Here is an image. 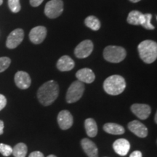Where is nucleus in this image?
I'll list each match as a JSON object with an SVG mask.
<instances>
[{
	"instance_id": "2f4dec72",
	"label": "nucleus",
	"mask_w": 157,
	"mask_h": 157,
	"mask_svg": "<svg viewBox=\"0 0 157 157\" xmlns=\"http://www.w3.org/2000/svg\"><path fill=\"white\" fill-rule=\"evenodd\" d=\"M129 1L132 3H137V2H140V0H129Z\"/></svg>"
},
{
	"instance_id": "4468645a",
	"label": "nucleus",
	"mask_w": 157,
	"mask_h": 157,
	"mask_svg": "<svg viewBox=\"0 0 157 157\" xmlns=\"http://www.w3.org/2000/svg\"><path fill=\"white\" fill-rule=\"evenodd\" d=\"M76 76L78 81L82 83L90 84L95 81V75L90 68H84L78 70L76 74Z\"/></svg>"
},
{
	"instance_id": "5701e85b",
	"label": "nucleus",
	"mask_w": 157,
	"mask_h": 157,
	"mask_svg": "<svg viewBox=\"0 0 157 157\" xmlns=\"http://www.w3.org/2000/svg\"><path fill=\"white\" fill-rule=\"evenodd\" d=\"M8 6L10 10L14 13H18L21 9L20 0H8Z\"/></svg>"
},
{
	"instance_id": "f03ea898",
	"label": "nucleus",
	"mask_w": 157,
	"mask_h": 157,
	"mask_svg": "<svg viewBox=\"0 0 157 157\" xmlns=\"http://www.w3.org/2000/svg\"><path fill=\"white\" fill-rule=\"evenodd\" d=\"M139 56L141 60L146 63H154L157 58V44L152 40H145L137 47Z\"/></svg>"
},
{
	"instance_id": "4be33fe9",
	"label": "nucleus",
	"mask_w": 157,
	"mask_h": 157,
	"mask_svg": "<svg viewBox=\"0 0 157 157\" xmlns=\"http://www.w3.org/2000/svg\"><path fill=\"white\" fill-rule=\"evenodd\" d=\"M27 151L26 145L23 143H19L13 148V154L15 157H25Z\"/></svg>"
},
{
	"instance_id": "2eb2a0df",
	"label": "nucleus",
	"mask_w": 157,
	"mask_h": 157,
	"mask_svg": "<svg viewBox=\"0 0 157 157\" xmlns=\"http://www.w3.org/2000/svg\"><path fill=\"white\" fill-rule=\"evenodd\" d=\"M113 148L117 154L120 156H126L130 148V143L126 139H118L113 143Z\"/></svg>"
},
{
	"instance_id": "6e6552de",
	"label": "nucleus",
	"mask_w": 157,
	"mask_h": 157,
	"mask_svg": "<svg viewBox=\"0 0 157 157\" xmlns=\"http://www.w3.org/2000/svg\"><path fill=\"white\" fill-rule=\"evenodd\" d=\"M24 38V31L21 29H17L13 31L6 41V46L9 49H15L23 42Z\"/></svg>"
},
{
	"instance_id": "1a4fd4ad",
	"label": "nucleus",
	"mask_w": 157,
	"mask_h": 157,
	"mask_svg": "<svg viewBox=\"0 0 157 157\" xmlns=\"http://www.w3.org/2000/svg\"><path fill=\"white\" fill-rule=\"evenodd\" d=\"M48 31L44 26H36L31 29L29 33V39L31 42L35 44H41L46 38Z\"/></svg>"
},
{
	"instance_id": "7ed1b4c3",
	"label": "nucleus",
	"mask_w": 157,
	"mask_h": 157,
	"mask_svg": "<svg viewBox=\"0 0 157 157\" xmlns=\"http://www.w3.org/2000/svg\"><path fill=\"white\" fill-rule=\"evenodd\" d=\"M126 87V82L121 76L112 75L103 82L105 92L111 95H118L122 93Z\"/></svg>"
},
{
	"instance_id": "393cba45",
	"label": "nucleus",
	"mask_w": 157,
	"mask_h": 157,
	"mask_svg": "<svg viewBox=\"0 0 157 157\" xmlns=\"http://www.w3.org/2000/svg\"><path fill=\"white\" fill-rule=\"evenodd\" d=\"M0 154L6 157L10 156L13 154V148L9 145L0 143Z\"/></svg>"
},
{
	"instance_id": "20e7f679",
	"label": "nucleus",
	"mask_w": 157,
	"mask_h": 157,
	"mask_svg": "<svg viewBox=\"0 0 157 157\" xmlns=\"http://www.w3.org/2000/svg\"><path fill=\"white\" fill-rule=\"evenodd\" d=\"M126 56V50L122 47L110 45L106 47L103 50V57L105 60L113 63L121 62Z\"/></svg>"
},
{
	"instance_id": "39448f33",
	"label": "nucleus",
	"mask_w": 157,
	"mask_h": 157,
	"mask_svg": "<svg viewBox=\"0 0 157 157\" xmlns=\"http://www.w3.org/2000/svg\"><path fill=\"white\" fill-rule=\"evenodd\" d=\"M84 92V84L78 80L74 82L68 87L67 93H66V102L68 103H73L78 101L82 97Z\"/></svg>"
},
{
	"instance_id": "f257e3e1",
	"label": "nucleus",
	"mask_w": 157,
	"mask_h": 157,
	"mask_svg": "<svg viewBox=\"0 0 157 157\" xmlns=\"http://www.w3.org/2000/svg\"><path fill=\"white\" fill-rule=\"evenodd\" d=\"M59 95V86L56 82L50 80L45 82L39 88L37 98L44 106L50 105L57 99Z\"/></svg>"
},
{
	"instance_id": "473e14b6",
	"label": "nucleus",
	"mask_w": 157,
	"mask_h": 157,
	"mask_svg": "<svg viewBox=\"0 0 157 157\" xmlns=\"http://www.w3.org/2000/svg\"><path fill=\"white\" fill-rule=\"evenodd\" d=\"M156 119H157V113H156V114H155V118H154L155 122H156V123H157V120H156Z\"/></svg>"
},
{
	"instance_id": "bb28decb",
	"label": "nucleus",
	"mask_w": 157,
	"mask_h": 157,
	"mask_svg": "<svg viewBox=\"0 0 157 157\" xmlns=\"http://www.w3.org/2000/svg\"><path fill=\"white\" fill-rule=\"evenodd\" d=\"M7 105V99L5 96L0 94V111H2Z\"/></svg>"
},
{
	"instance_id": "c756f323",
	"label": "nucleus",
	"mask_w": 157,
	"mask_h": 157,
	"mask_svg": "<svg viewBox=\"0 0 157 157\" xmlns=\"http://www.w3.org/2000/svg\"><path fill=\"white\" fill-rule=\"evenodd\" d=\"M129 157H142V153L140 151H135L130 154Z\"/></svg>"
},
{
	"instance_id": "cd10ccee",
	"label": "nucleus",
	"mask_w": 157,
	"mask_h": 157,
	"mask_svg": "<svg viewBox=\"0 0 157 157\" xmlns=\"http://www.w3.org/2000/svg\"><path fill=\"white\" fill-rule=\"evenodd\" d=\"M44 0H30V4L32 7H38L43 2Z\"/></svg>"
},
{
	"instance_id": "6ab92c4d",
	"label": "nucleus",
	"mask_w": 157,
	"mask_h": 157,
	"mask_svg": "<svg viewBox=\"0 0 157 157\" xmlns=\"http://www.w3.org/2000/svg\"><path fill=\"white\" fill-rule=\"evenodd\" d=\"M103 129L105 132L111 135H122L124 133V128L116 123H106L104 124Z\"/></svg>"
},
{
	"instance_id": "f8f14e48",
	"label": "nucleus",
	"mask_w": 157,
	"mask_h": 157,
	"mask_svg": "<svg viewBox=\"0 0 157 157\" xmlns=\"http://www.w3.org/2000/svg\"><path fill=\"white\" fill-rule=\"evenodd\" d=\"M15 83L16 86L21 90H25L31 86V79L30 76L26 72L20 71L15 75Z\"/></svg>"
},
{
	"instance_id": "9b49d317",
	"label": "nucleus",
	"mask_w": 157,
	"mask_h": 157,
	"mask_svg": "<svg viewBox=\"0 0 157 157\" xmlns=\"http://www.w3.org/2000/svg\"><path fill=\"white\" fill-rule=\"evenodd\" d=\"M131 111L139 119L145 120L148 118L151 112V107L147 104L135 103L131 106Z\"/></svg>"
},
{
	"instance_id": "f3484780",
	"label": "nucleus",
	"mask_w": 157,
	"mask_h": 157,
	"mask_svg": "<svg viewBox=\"0 0 157 157\" xmlns=\"http://www.w3.org/2000/svg\"><path fill=\"white\" fill-rule=\"evenodd\" d=\"M57 68L60 71H69L74 68V61L73 59L68 56H63L57 62Z\"/></svg>"
},
{
	"instance_id": "0eeeda50",
	"label": "nucleus",
	"mask_w": 157,
	"mask_h": 157,
	"mask_svg": "<svg viewBox=\"0 0 157 157\" xmlns=\"http://www.w3.org/2000/svg\"><path fill=\"white\" fill-rule=\"evenodd\" d=\"M93 43L90 40H84L76 47L74 55L78 58H86L93 52Z\"/></svg>"
},
{
	"instance_id": "423d86ee",
	"label": "nucleus",
	"mask_w": 157,
	"mask_h": 157,
	"mask_svg": "<svg viewBox=\"0 0 157 157\" xmlns=\"http://www.w3.org/2000/svg\"><path fill=\"white\" fill-rule=\"evenodd\" d=\"M63 11V2L62 0H51L46 4L44 14L49 18H56L62 14Z\"/></svg>"
},
{
	"instance_id": "aec40b11",
	"label": "nucleus",
	"mask_w": 157,
	"mask_h": 157,
	"mask_svg": "<svg viewBox=\"0 0 157 157\" xmlns=\"http://www.w3.org/2000/svg\"><path fill=\"white\" fill-rule=\"evenodd\" d=\"M84 127H85L87 135L90 137H95L98 134V126L96 121L92 118H88L84 121Z\"/></svg>"
},
{
	"instance_id": "b1692460",
	"label": "nucleus",
	"mask_w": 157,
	"mask_h": 157,
	"mask_svg": "<svg viewBox=\"0 0 157 157\" xmlns=\"http://www.w3.org/2000/svg\"><path fill=\"white\" fill-rule=\"evenodd\" d=\"M10 63L11 60L8 57H1L0 58V73L7 70Z\"/></svg>"
},
{
	"instance_id": "412c9836",
	"label": "nucleus",
	"mask_w": 157,
	"mask_h": 157,
	"mask_svg": "<svg viewBox=\"0 0 157 157\" xmlns=\"http://www.w3.org/2000/svg\"><path fill=\"white\" fill-rule=\"evenodd\" d=\"M84 23L88 28L93 31H98L101 28V22L97 17L93 15H90L86 17V19L84 20Z\"/></svg>"
},
{
	"instance_id": "72a5a7b5",
	"label": "nucleus",
	"mask_w": 157,
	"mask_h": 157,
	"mask_svg": "<svg viewBox=\"0 0 157 157\" xmlns=\"http://www.w3.org/2000/svg\"><path fill=\"white\" fill-rule=\"evenodd\" d=\"M48 157H57V156H55V155L51 154V155H49V156H48Z\"/></svg>"
},
{
	"instance_id": "dca6fc26",
	"label": "nucleus",
	"mask_w": 157,
	"mask_h": 157,
	"mask_svg": "<svg viewBox=\"0 0 157 157\" xmlns=\"http://www.w3.org/2000/svg\"><path fill=\"white\" fill-rule=\"evenodd\" d=\"M81 145L84 153L88 157H98V150L97 146L93 141L88 138H84L81 141Z\"/></svg>"
},
{
	"instance_id": "7c9ffc66",
	"label": "nucleus",
	"mask_w": 157,
	"mask_h": 157,
	"mask_svg": "<svg viewBox=\"0 0 157 157\" xmlns=\"http://www.w3.org/2000/svg\"><path fill=\"white\" fill-rule=\"evenodd\" d=\"M4 132V122L0 120V135H2Z\"/></svg>"
},
{
	"instance_id": "a878e982",
	"label": "nucleus",
	"mask_w": 157,
	"mask_h": 157,
	"mask_svg": "<svg viewBox=\"0 0 157 157\" xmlns=\"http://www.w3.org/2000/svg\"><path fill=\"white\" fill-rule=\"evenodd\" d=\"M145 17V21L142 26L144 27L145 29H149V30H154L155 29L154 25H153L151 23V21L152 18V15L149 14V13H147V14H144Z\"/></svg>"
},
{
	"instance_id": "f704fd0d",
	"label": "nucleus",
	"mask_w": 157,
	"mask_h": 157,
	"mask_svg": "<svg viewBox=\"0 0 157 157\" xmlns=\"http://www.w3.org/2000/svg\"><path fill=\"white\" fill-rule=\"evenodd\" d=\"M2 3H3V0H0V5H2Z\"/></svg>"
},
{
	"instance_id": "c85d7f7f",
	"label": "nucleus",
	"mask_w": 157,
	"mask_h": 157,
	"mask_svg": "<svg viewBox=\"0 0 157 157\" xmlns=\"http://www.w3.org/2000/svg\"><path fill=\"white\" fill-rule=\"evenodd\" d=\"M29 157H44V154L40 151H34L31 153Z\"/></svg>"
},
{
	"instance_id": "9d476101",
	"label": "nucleus",
	"mask_w": 157,
	"mask_h": 157,
	"mask_svg": "<svg viewBox=\"0 0 157 157\" xmlns=\"http://www.w3.org/2000/svg\"><path fill=\"white\" fill-rule=\"evenodd\" d=\"M58 123L60 128L63 130H66L71 128L73 125V117L67 110H63L58 115Z\"/></svg>"
},
{
	"instance_id": "ddd939ff",
	"label": "nucleus",
	"mask_w": 157,
	"mask_h": 157,
	"mask_svg": "<svg viewBox=\"0 0 157 157\" xmlns=\"http://www.w3.org/2000/svg\"><path fill=\"white\" fill-rule=\"evenodd\" d=\"M128 128L132 133L139 137H146L148 135V129L143 124L137 120L130 121L128 124Z\"/></svg>"
},
{
	"instance_id": "a211bd4d",
	"label": "nucleus",
	"mask_w": 157,
	"mask_h": 157,
	"mask_svg": "<svg viewBox=\"0 0 157 157\" xmlns=\"http://www.w3.org/2000/svg\"><path fill=\"white\" fill-rule=\"evenodd\" d=\"M144 14H143V13H140V11L137 10L131 11L130 13H129L128 17H127V23L131 25H142L143 24V23H144Z\"/></svg>"
}]
</instances>
